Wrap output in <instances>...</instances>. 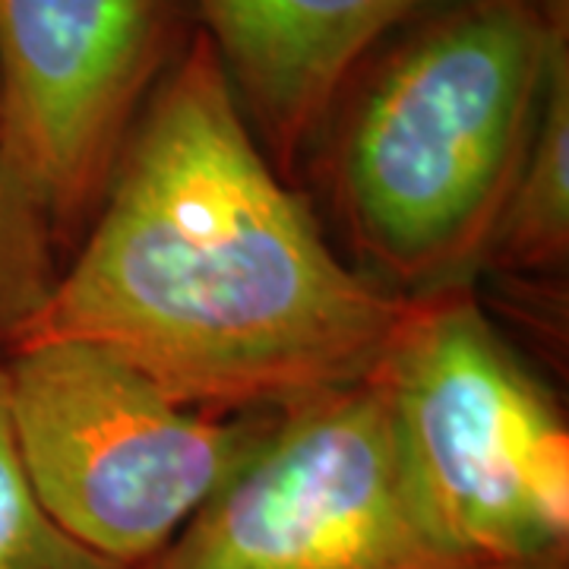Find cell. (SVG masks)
Wrapping results in <instances>:
<instances>
[{
    "mask_svg": "<svg viewBox=\"0 0 569 569\" xmlns=\"http://www.w3.org/2000/svg\"><path fill=\"white\" fill-rule=\"evenodd\" d=\"M367 377L427 512L456 548L490 569L569 557L563 411L490 323L475 284L408 298Z\"/></svg>",
    "mask_w": 569,
    "mask_h": 569,
    "instance_id": "3957f363",
    "label": "cell"
},
{
    "mask_svg": "<svg viewBox=\"0 0 569 569\" xmlns=\"http://www.w3.org/2000/svg\"><path fill=\"white\" fill-rule=\"evenodd\" d=\"M7 411L26 481L82 548L142 567L263 447L276 411L178 406L114 351L77 339L7 355Z\"/></svg>",
    "mask_w": 569,
    "mask_h": 569,
    "instance_id": "277c9868",
    "label": "cell"
},
{
    "mask_svg": "<svg viewBox=\"0 0 569 569\" xmlns=\"http://www.w3.org/2000/svg\"><path fill=\"white\" fill-rule=\"evenodd\" d=\"M58 250L48 216L0 174V365L48 305L63 269Z\"/></svg>",
    "mask_w": 569,
    "mask_h": 569,
    "instance_id": "9c48e42d",
    "label": "cell"
},
{
    "mask_svg": "<svg viewBox=\"0 0 569 569\" xmlns=\"http://www.w3.org/2000/svg\"><path fill=\"white\" fill-rule=\"evenodd\" d=\"M406 305L329 244L197 29L20 346L92 342L183 408L276 411L365 380Z\"/></svg>",
    "mask_w": 569,
    "mask_h": 569,
    "instance_id": "6da1fadb",
    "label": "cell"
},
{
    "mask_svg": "<svg viewBox=\"0 0 569 569\" xmlns=\"http://www.w3.org/2000/svg\"><path fill=\"white\" fill-rule=\"evenodd\" d=\"M569 260V26L550 41L538 118L481 269L553 276Z\"/></svg>",
    "mask_w": 569,
    "mask_h": 569,
    "instance_id": "ba28073f",
    "label": "cell"
},
{
    "mask_svg": "<svg viewBox=\"0 0 569 569\" xmlns=\"http://www.w3.org/2000/svg\"><path fill=\"white\" fill-rule=\"evenodd\" d=\"M437 0H190L253 137L284 181L355 70Z\"/></svg>",
    "mask_w": 569,
    "mask_h": 569,
    "instance_id": "52a82bcc",
    "label": "cell"
},
{
    "mask_svg": "<svg viewBox=\"0 0 569 569\" xmlns=\"http://www.w3.org/2000/svg\"><path fill=\"white\" fill-rule=\"evenodd\" d=\"M563 26L569 0H437L355 70L310 156L373 282L402 298L475 282Z\"/></svg>",
    "mask_w": 569,
    "mask_h": 569,
    "instance_id": "7a4b0ae2",
    "label": "cell"
},
{
    "mask_svg": "<svg viewBox=\"0 0 569 569\" xmlns=\"http://www.w3.org/2000/svg\"><path fill=\"white\" fill-rule=\"evenodd\" d=\"M529 569H569V557H560V560H548V563H538V567Z\"/></svg>",
    "mask_w": 569,
    "mask_h": 569,
    "instance_id": "8fae6325",
    "label": "cell"
},
{
    "mask_svg": "<svg viewBox=\"0 0 569 569\" xmlns=\"http://www.w3.org/2000/svg\"><path fill=\"white\" fill-rule=\"evenodd\" d=\"M190 0H0V174L73 244L197 32Z\"/></svg>",
    "mask_w": 569,
    "mask_h": 569,
    "instance_id": "8992f818",
    "label": "cell"
},
{
    "mask_svg": "<svg viewBox=\"0 0 569 569\" xmlns=\"http://www.w3.org/2000/svg\"><path fill=\"white\" fill-rule=\"evenodd\" d=\"M0 569H127L89 548L41 509L17 456L0 365Z\"/></svg>",
    "mask_w": 569,
    "mask_h": 569,
    "instance_id": "30bf717a",
    "label": "cell"
},
{
    "mask_svg": "<svg viewBox=\"0 0 569 569\" xmlns=\"http://www.w3.org/2000/svg\"><path fill=\"white\" fill-rule=\"evenodd\" d=\"M137 569L490 567L427 512L365 377L276 408L263 447Z\"/></svg>",
    "mask_w": 569,
    "mask_h": 569,
    "instance_id": "5b68a950",
    "label": "cell"
}]
</instances>
